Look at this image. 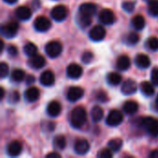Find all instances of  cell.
I'll list each match as a JSON object with an SVG mask.
<instances>
[{
    "label": "cell",
    "instance_id": "60d3db41",
    "mask_svg": "<svg viewBox=\"0 0 158 158\" xmlns=\"http://www.w3.org/2000/svg\"><path fill=\"white\" fill-rule=\"evenodd\" d=\"M96 98L98 101L104 103V102H107L108 101V95L105 91H99L96 94Z\"/></svg>",
    "mask_w": 158,
    "mask_h": 158
},
{
    "label": "cell",
    "instance_id": "ffe728a7",
    "mask_svg": "<svg viewBox=\"0 0 158 158\" xmlns=\"http://www.w3.org/2000/svg\"><path fill=\"white\" fill-rule=\"evenodd\" d=\"M40 82L44 86H52L55 83V74L51 70L44 71L40 76Z\"/></svg>",
    "mask_w": 158,
    "mask_h": 158
},
{
    "label": "cell",
    "instance_id": "f6af8a7d",
    "mask_svg": "<svg viewBox=\"0 0 158 158\" xmlns=\"http://www.w3.org/2000/svg\"><path fill=\"white\" fill-rule=\"evenodd\" d=\"M46 157H51V158H60L61 156L56 153V152H53V153H50V154H47L46 155Z\"/></svg>",
    "mask_w": 158,
    "mask_h": 158
},
{
    "label": "cell",
    "instance_id": "603a6c76",
    "mask_svg": "<svg viewBox=\"0 0 158 158\" xmlns=\"http://www.w3.org/2000/svg\"><path fill=\"white\" fill-rule=\"evenodd\" d=\"M131 67V59L127 55L120 56L117 60V68L120 70H127Z\"/></svg>",
    "mask_w": 158,
    "mask_h": 158
},
{
    "label": "cell",
    "instance_id": "7c38bea8",
    "mask_svg": "<svg viewBox=\"0 0 158 158\" xmlns=\"http://www.w3.org/2000/svg\"><path fill=\"white\" fill-rule=\"evenodd\" d=\"M137 91V83L131 79L126 80L121 85V92L125 95H131Z\"/></svg>",
    "mask_w": 158,
    "mask_h": 158
},
{
    "label": "cell",
    "instance_id": "8992f818",
    "mask_svg": "<svg viewBox=\"0 0 158 158\" xmlns=\"http://www.w3.org/2000/svg\"><path fill=\"white\" fill-rule=\"evenodd\" d=\"M33 25H34V28L36 31H38L40 32H44L51 28L52 24L48 18H46L44 16H39L35 19Z\"/></svg>",
    "mask_w": 158,
    "mask_h": 158
},
{
    "label": "cell",
    "instance_id": "7a4b0ae2",
    "mask_svg": "<svg viewBox=\"0 0 158 158\" xmlns=\"http://www.w3.org/2000/svg\"><path fill=\"white\" fill-rule=\"evenodd\" d=\"M140 125L151 136H158V118H155L152 117L143 118L140 119Z\"/></svg>",
    "mask_w": 158,
    "mask_h": 158
},
{
    "label": "cell",
    "instance_id": "5b68a950",
    "mask_svg": "<svg viewBox=\"0 0 158 158\" xmlns=\"http://www.w3.org/2000/svg\"><path fill=\"white\" fill-rule=\"evenodd\" d=\"M98 19L104 25H111V24L115 23L117 18H116L115 13L111 9H109V8H104L99 13Z\"/></svg>",
    "mask_w": 158,
    "mask_h": 158
},
{
    "label": "cell",
    "instance_id": "e575fe53",
    "mask_svg": "<svg viewBox=\"0 0 158 158\" xmlns=\"http://www.w3.org/2000/svg\"><path fill=\"white\" fill-rule=\"evenodd\" d=\"M127 43L131 45H133V44H136L139 41H140V36L137 32H131L128 34L127 36Z\"/></svg>",
    "mask_w": 158,
    "mask_h": 158
},
{
    "label": "cell",
    "instance_id": "7402d4cb",
    "mask_svg": "<svg viewBox=\"0 0 158 158\" xmlns=\"http://www.w3.org/2000/svg\"><path fill=\"white\" fill-rule=\"evenodd\" d=\"M138 109H139V105L137 102H135L133 100H129V101L125 102L123 105V110L128 115L135 114L138 111Z\"/></svg>",
    "mask_w": 158,
    "mask_h": 158
},
{
    "label": "cell",
    "instance_id": "d590c367",
    "mask_svg": "<svg viewBox=\"0 0 158 158\" xmlns=\"http://www.w3.org/2000/svg\"><path fill=\"white\" fill-rule=\"evenodd\" d=\"M122 8H123L125 11L131 13V12H132V11L134 10V8H135V2H132V1H124V2L122 3Z\"/></svg>",
    "mask_w": 158,
    "mask_h": 158
},
{
    "label": "cell",
    "instance_id": "b9f144b4",
    "mask_svg": "<svg viewBox=\"0 0 158 158\" xmlns=\"http://www.w3.org/2000/svg\"><path fill=\"white\" fill-rule=\"evenodd\" d=\"M151 80L153 84L158 86V68H154L151 72Z\"/></svg>",
    "mask_w": 158,
    "mask_h": 158
},
{
    "label": "cell",
    "instance_id": "4dcf8cb0",
    "mask_svg": "<svg viewBox=\"0 0 158 158\" xmlns=\"http://www.w3.org/2000/svg\"><path fill=\"white\" fill-rule=\"evenodd\" d=\"M23 51L26 56L31 57L37 54V46L33 43H27L23 47Z\"/></svg>",
    "mask_w": 158,
    "mask_h": 158
},
{
    "label": "cell",
    "instance_id": "277c9868",
    "mask_svg": "<svg viewBox=\"0 0 158 158\" xmlns=\"http://www.w3.org/2000/svg\"><path fill=\"white\" fill-rule=\"evenodd\" d=\"M19 24L15 21H9L7 23H5L1 27V32L2 35L6 38H13L17 35L19 31Z\"/></svg>",
    "mask_w": 158,
    "mask_h": 158
},
{
    "label": "cell",
    "instance_id": "e0dca14e",
    "mask_svg": "<svg viewBox=\"0 0 158 158\" xmlns=\"http://www.w3.org/2000/svg\"><path fill=\"white\" fill-rule=\"evenodd\" d=\"M29 65L34 69H40L44 67L45 65V59L43 56L41 55H34L30 57L29 59Z\"/></svg>",
    "mask_w": 158,
    "mask_h": 158
},
{
    "label": "cell",
    "instance_id": "3957f363",
    "mask_svg": "<svg viewBox=\"0 0 158 158\" xmlns=\"http://www.w3.org/2000/svg\"><path fill=\"white\" fill-rule=\"evenodd\" d=\"M45 53L49 57H57L62 52V44L58 41H51L46 44L44 47Z\"/></svg>",
    "mask_w": 158,
    "mask_h": 158
},
{
    "label": "cell",
    "instance_id": "4fadbf2b",
    "mask_svg": "<svg viewBox=\"0 0 158 158\" xmlns=\"http://www.w3.org/2000/svg\"><path fill=\"white\" fill-rule=\"evenodd\" d=\"M90 150V143L85 139H78L74 143V151L78 155H85Z\"/></svg>",
    "mask_w": 158,
    "mask_h": 158
},
{
    "label": "cell",
    "instance_id": "ac0fdd59",
    "mask_svg": "<svg viewBox=\"0 0 158 158\" xmlns=\"http://www.w3.org/2000/svg\"><path fill=\"white\" fill-rule=\"evenodd\" d=\"M15 15L19 19L28 20L31 17V9L27 6H21L16 9Z\"/></svg>",
    "mask_w": 158,
    "mask_h": 158
},
{
    "label": "cell",
    "instance_id": "f35d334b",
    "mask_svg": "<svg viewBox=\"0 0 158 158\" xmlns=\"http://www.w3.org/2000/svg\"><path fill=\"white\" fill-rule=\"evenodd\" d=\"M93 59H94V54H93L92 52H89V51L84 52V53L82 54V56H81V60H82V62L85 63V64L91 63V62L93 61Z\"/></svg>",
    "mask_w": 158,
    "mask_h": 158
},
{
    "label": "cell",
    "instance_id": "8fae6325",
    "mask_svg": "<svg viewBox=\"0 0 158 158\" xmlns=\"http://www.w3.org/2000/svg\"><path fill=\"white\" fill-rule=\"evenodd\" d=\"M96 13V6L94 3H83L79 7V14L93 18Z\"/></svg>",
    "mask_w": 158,
    "mask_h": 158
},
{
    "label": "cell",
    "instance_id": "5bb4252c",
    "mask_svg": "<svg viewBox=\"0 0 158 158\" xmlns=\"http://www.w3.org/2000/svg\"><path fill=\"white\" fill-rule=\"evenodd\" d=\"M82 68L76 63H71L67 68V75L70 79H79L82 75Z\"/></svg>",
    "mask_w": 158,
    "mask_h": 158
},
{
    "label": "cell",
    "instance_id": "d6986e66",
    "mask_svg": "<svg viewBox=\"0 0 158 158\" xmlns=\"http://www.w3.org/2000/svg\"><path fill=\"white\" fill-rule=\"evenodd\" d=\"M135 64L138 68L142 69H148L151 65V60L149 56L145 54H138L135 57Z\"/></svg>",
    "mask_w": 158,
    "mask_h": 158
},
{
    "label": "cell",
    "instance_id": "1f68e13d",
    "mask_svg": "<svg viewBox=\"0 0 158 158\" xmlns=\"http://www.w3.org/2000/svg\"><path fill=\"white\" fill-rule=\"evenodd\" d=\"M148 11L153 17H158V0L148 1Z\"/></svg>",
    "mask_w": 158,
    "mask_h": 158
},
{
    "label": "cell",
    "instance_id": "7dc6e473",
    "mask_svg": "<svg viewBox=\"0 0 158 158\" xmlns=\"http://www.w3.org/2000/svg\"><path fill=\"white\" fill-rule=\"evenodd\" d=\"M0 92H1V95H0V99L2 100L3 98H4V96H5V90H4V88H0Z\"/></svg>",
    "mask_w": 158,
    "mask_h": 158
},
{
    "label": "cell",
    "instance_id": "2e32d148",
    "mask_svg": "<svg viewBox=\"0 0 158 158\" xmlns=\"http://www.w3.org/2000/svg\"><path fill=\"white\" fill-rule=\"evenodd\" d=\"M24 97L26 99L27 102L30 103H33L35 101H37L40 97V91L37 87L31 86L30 88H28L25 93H24Z\"/></svg>",
    "mask_w": 158,
    "mask_h": 158
},
{
    "label": "cell",
    "instance_id": "ab89813d",
    "mask_svg": "<svg viewBox=\"0 0 158 158\" xmlns=\"http://www.w3.org/2000/svg\"><path fill=\"white\" fill-rule=\"evenodd\" d=\"M8 74V66L5 62L0 63V78L4 79Z\"/></svg>",
    "mask_w": 158,
    "mask_h": 158
},
{
    "label": "cell",
    "instance_id": "9c48e42d",
    "mask_svg": "<svg viewBox=\"0 0 158 158\" xmlns=\"http://www.w3.org/2000/svg\"><path fill=\"white\" fill-rule=\"evenodd\" d=\"M68 15V9L63 5L56 6L51 10V17L56 21H62L67 18Z\"/></svg>",
    "mask_w": 158,
    "mask_h": 158
},
{
    "label": "cell",
    "instance_id": "681fc988",
    "mask_svg": "<svg viewBox=\"0 0 158 158\" xmlns=\"http://www.w3.org/2000/svg\"><path fill=\"white\" fill-rule=\"evenodd\" d=\"M6 3H7V4H14V3H16L18 0H4Z\"/></svg>",
    "mask_w": 158,
    "mask_h": 158
},
{
    "label": "cell",
    "instance_id": "836d02e7",
    "mask_svg": "<svg viewBox=\"0 0 158 158\" xmlns=\"http://www.w3.org/2000/svg\"><path fill=\"white\" fill-rule=\"evenodd\" d=\"M147 47L152 51L158 50V38L157 37H150L146 42Z\"/></svg>",
    "mask_w": 158,
    "mask_h": 158
},
{
    "label": "cell",
    "instance_id": "8d00e7d4",
    "mask_svg": "<svg viewBox=\"0 0 158 158\" xmlns=\"http://www.w3.org/2000/svg\"><path fill=\"white\" fill-rule=\"evenodd\" d=\"M19 94L18 91H12L8 95V102L10 104H16L19 101Z\"/></svg>",
    "mask_w": 158,
    "mask_h": 158
},
{
    "label": "cell",
    "instance_id": "ba28073f",
    "mask_svg": "<svg viewBox=\"0 0 158 158\" xmlns=\"http://www.w3.org/2000/svg\"><path fill=\"white\" fill-rule=\"evenodd\" d=\"M89 37L94 42H100L106 37V29L102 25H96L89 31Z\"/></svg>",
    "mask_w": 158,
    "mask_h": 158
},
{
    "label": "cell",
    "instance_id": "30bf717a",
    "mask_svg": "<svg viewBox=\"0 0 158 158\" xmlns=\"http://www.w3.org/2000/svg\"><path fill=\"white\" fill-rule=\"evenodd\" d=\"M84 94V91L82 88L78 86H72L68 90L67 93V98L70 102H76L80 100Z\"/></svg>",
    "mask_w": 158,
    "mask_h": 158
},
{
    "label": "cell",
    "instance_id": "cb8c5ba5",
    "mask_svg": "<svg viewBox=\"0 0 158 158\" xmlns=\"http://www.w3.org/2000/svg\"><path fill=\"white\" fill-rule=\"evenodd\" d=\"M91 117L94 122H99L104 118V110L101 106H95L91 110Z\"/></svg>",
    "mask_w": 158,
    "mask_h": 158
},
{
    "label": "cell",
    "instance_id": "f546056e",
    "mask_svg": "<svg viewBox=\"0 0 158 158\" xmlns=\"http://www.w3.org/2000/svg\"><path fill=\"white\" fill-rule=\"evenodd\" d=\"M25 71L20 69H16L11 73V80L15 82H20L25 79Z\"/></svg>",
    "mask_w": 158,
    "mask_h": 158
},
{
    "label": "cell",
    "instance_id": "484cf974",
    "mask_svg": "<svg viewBox=\"0 0 158 158\" xmlns=\"http://www.w3.org/2000/svg\"><path fill=\"white\" fill-rule=\"evenodd\" d=\"M53 145L54 148L57 151H61L64 150L66 145H67V141L66 138L62 135H57L54 138L53 140Z\"/></svg>",
    "mask_w": 158,
    "mask_h": 158
},
{
    "label": "cell",
    "instance_id": "d4e9b609",
    "mask_svg": "<svg viewBox=\"0 0 158 158\" xmlns=\"http://www.w3.org/2000/svg\"><path fill=\"white\" fill-rule=\"evenodd\" d=\"M140 89L145 96H153L155 94V87L149 81H143L141 83Z\"/></svg>",
    "mask_w": 158,
    "mask_h": 158
},
{
    "label": "cell",
    "instance_id": "d6a6232c",
    "mask_svg": "<svg viewBox=\"0 0 158 158\" xmlns=\"http://www.w3.org/2000/svg\"><path fill=\"white\" fill-rule=\"evenodd\" d=\"M78 23L81 27L82 28H86L88 27L91 22H92V18L91 17H87V16H83L81 14H78Z\"/></svg>",
    "mask_w": 158,
    "mask_h": 158
},
{
    "label": "cell",
    "instance_id": "7bdbcfd3",
    "mask_svg": "<svg viewBox=\"0 0 158 158\" xmlns=\"http://www.w3.org/2000/svg\"><path fill=\"white\" fill-rule=\"evenodd\" d=\"M6 51H7V53H8V55H9L10 56H16L18 55V53H19L18 48H17L15 45H13V44L8 45Z\"/></svg>",
    "mask_w": 158,
    "mask_h": 158
},
{
    "label": "cell",
    "instance_id": "6da1fadb",
    "mask_svg": "<svg viewBox=\"0 0 158 158\" xmlns=\"http://www.w3.org/2000/svg\"><path fill=\"white\" fill-rule=\"evenodd\" d=\"M87 120V112L83 106H76L70 114V124L75 129L81 128Z\"/></svg>",
    "mask_w": 158,
    "mask_h": 158
},
{
    "label": "cell",
    "instance_id": "bcb514c9",
    "mask_svg": "<svg viewBox=\"0 0 158 158\" xmlns=\"http://www.w3.org/2000/svg\"><path fill=\"white\" fill-rule=\"evenodd\" d=\"M150 158H158V150H154L149 155Z\"/></svg>",
    "mask_w": 158,
    "mask_h": 158
},
{
    "label": "cell",
    "instance_id": "44dd1931",
    "mask_svg": "<svg viewBox=\"0 0 158 158\" xmlns=\"http://www.w3.org/2000/svg\"><path fill=\"white\" fill-rule=\"evenodd\" d=\"M46 112L50 117L56 118L61 113V105L57 101H52L47 105Z\"/></svg>",
    "mask_w": 158,
    "mask_h": 158
},
{
    "label": "cell",
    "instance_id": "c3c4849f",
    "mask_svg": "<svg viewBox=\"0 0 158 158\" xmlns=\"http://www.w3.org/2000/svg\"><path fill=\"white\" fill-rule=\"evenodd\" d=\"M155 108H156V111H158V94H157V96H156V102H155Z\"/></svg>",
    "mask_w": 158,
    "mask_h": 158
},
{
    "label": "cell",
    "instance_id": "9a60e30c",
    "mask_svg": "<svg viewBox=\"0 0 158 158\" xmlns=\"http://www.w3.org/2000/svg\"><path fill=\"white\" fill-rule=\"evenodd\" d=\"M22 151V145L19 141H13L11 142L6 148L7 155L11 157H15L20 155Z\"/></svg>",
    "mask_w": 158,
    "mask_h": 158
},
{
    "label": "cell",
    "instance_id": "4316f807",
    "mask_svg": "<svg viewBox=\"0 0 158 158\" xmlns=\"http://www.w3.org/2000/svg\"><path fill=\"white\" fill-rule=\"evenodd\" d=\"M122 145H123V141L120 138H115L108 142V148L113 153L118 152L121 149Z\"/></svg>",
    "mask_w": 158,
    "mask_h": 158
},
{
    "label": "cell",
    "instance_id": "52a82bcc",
    "mask_svg": "<svg viewBox=\"0 0 158 158\" xmlns=\"http://www.w3.org/2000/svg\"><path fill=\"white\" fill-rule=\"evenodd\" d=\"M123 120V115L120 111L117 109H113L109 112L106 118V124L111 127H116L121 124Z\"/></svg>",
    "mask_w": 158,
    "mask_h": 158
},
{
    "label": "cell",
    "instance_id": "83f0119b",
    "mask_svg": "<svg viewBox=\"0 0 158 158\" xmlns=\"http://www.w3.org/2000/svg\"><path fill=\"white\" fill-rule=\"evenodd\" d=\"M106 81H107V82H108L110 85L116 86V85H118V84L121 82L122 77H121L120 74H118V73H117V72H110V73L107 75V77H106Z\"/></svg>",
    "mask_w": 158,
    "mask_h": 158
},
{
    "label": "cell",
    "instance_id": "74e56055",
    "mask_svg": "<svg viewBox=\"0 0 158 158\" xmlns=\"http://www.w3.org/2000/svg\"><path fill=\"white\" fill-rule=\"evenodd\" d=\"M112 156H113V152L109 148H107V149H102L97 154V157L99 158H111Z\"/></svg>",
    "mask_w": 158,
    "mask_h": 158
},
{
    "label": "cell",
    "instance_id": "f1b7e54d",
    "mask_svg": "<svg viewBox=\"0 0 158 158\" xmlns=\"http://www.w3.org/2000/svg\"><path fill=\"white\" fill-rule=\"evenodd\" d=\"M131 23H132V26L136 30L140 31V30H143L144 28V26H145V19H144V18L142 15H136L132 19Z\"/></svg>",
    "mask_w": 158,
    "mask_h": 158
},
{
    "label": "cell",
    "instance_id": "ee69618b",
    "mask_svg": "<svg viewBox=\"0 0 158 158\" xmlns=\"http://www.w3.org/2000/svg\"><path fill=\"white\" fill-rule=\"evenodd\" d=\"M35 81V79H34V77L32 76V75H30V76H27L26 77V83L27 84H32L33 82Z\"/></svg>",
    "mask_w": 158,
    "mask_h": 158
}]
</instances>
